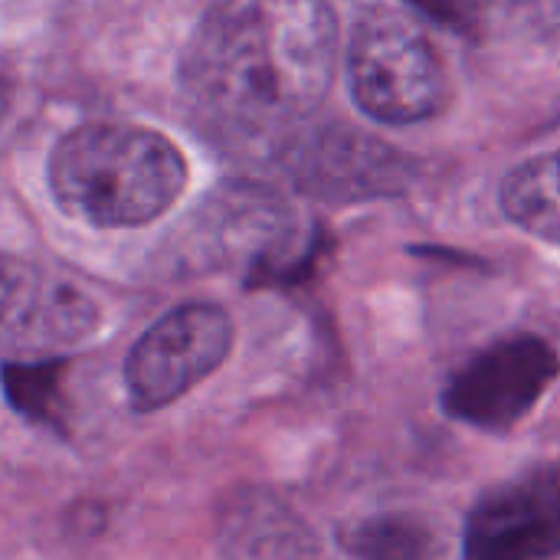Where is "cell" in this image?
<instances>
[{
  "mask_svg": "<svg viewBox=\"0 0 560 560\" xmlns=\"http://www.w3.org/2000/svg\"><path fill=\"white\" fill-rule=\"evenodd\" d=\"M62 374H66V358L7 361L0 371L10 407L26 420L56 430L62 420Z\"/></svg>",
  "mask_w": 560,
  "mask_h": 560,
  "instance_id": "7c38bea8",
  "label": "cell"
},
{
  "mask_svg": "<svg viewBox=\"0 0 560 560\" xmlns=\"http://www.w3.org/2000/svg\"><path fill=\"white\" fill-rule=\"evenodd\" d=\"M499 203L518 230L560 246V144L512 167L502 180Z\"/></svg>",
  "mask_w": 560,
  "mask_h": 560,
  "instance_id": "30bf717a",
  "label": "cell"
},
{
  "mask_svg": "<svg viewBox=\"0 0 560 560\" xmlns=\"http://www.w3.org/2000/svg\"><path fill=\"white\" fill-rule=\"evenodd\" d=\"M276 161L282 174L308 197L328 203L377 200L404 194L417 174V161L394 144L348 125L292 128Z\"/></svg>",
  "mask_w": 560,
  "mask_h": 560,
  "instance_id": "8992f818",
  "label": "cell"
},
{
  "mask_svg": "<svg viewBox=\"0 0 560 560\" xmlns=\"http://www.w3.org/2000/svg\"><path fill=\"white\" fill-rule=\"evenodd\" d=\"M102 322L75 282L0 249V354L7 361L56 358L82 345Z\"/></svg>",
  "mask_w": 560,
  "mask_h": 560,
  "instance_id": "52a82bcc",
  "label": "cell"
},
{
  "mask_svg": "<svg viewBox=\"0 0 560 560\" xmlns=\"http://www.w3.org/2000/svg\"><path fill=\"white\" fill-rule=\"evenodd\" d=\"M335 69L328 0H210L184 46L180 89L223 131H292L325 102Z\"/></svg>",
  "mask_w": 560,
  "mask_h": 560,
  "instance_id": "6da1fadb",
  "label": "cell"
},
{
  "mask_svg": "<svg viewBox=\"0 0 560 560\" xmlns=\"http://www.w3.org/2000/svg\"><path fill=\"white\" fill-rule=\"evenodd\" d=\"M558 555L560 459L502 479L466 515L463 560H551Z\"/></svg>",
  "mask_w": 560,
  "mask_h": 560,
  "instance_id": "ba28073f",
  "label": "cell"
},
{
  "mask_svg": "<svg viewBox=\"0 0 560 560\" xmlns=\"http://www.w3.org/2000/svg\"><path fill=\"white\" fill-rule=\"evenodd\" d=\"M46 177L66 217L95 230H138L184 197L190 171L167 135L144 125L92 121L56 141Z\"/></svg>",
  "mask_w": 560,
  "mask_h": 560,
  "instance_id": "7a4b0ae2",
  "label": "cell"
},
{
  "mask_svg": "<svg viewBox=\"0 0 560 560\" xmlns=\"http://www.w3.org/2000/svg\"><path fill=\"white\" fill-rule=\"evenodd\" d=\"M10 105H13V82L7 75H0V121L7 118Z\"/></svg>",
  "mask_w": 560,
  "mask_h": 560,
  "instance_id": "5bb4252c",
  "label": "cell"
},
{
  "mask_svg": "<svg viewBox=\"0 0 560 560\" xmlns=\"http://www.w3.org/2000/svg\"><path fill=\"white\" fill-rule=\"evenodd\" d=\"M338 545L351 560H436V532L407 512H381L358 518L338 532Z\"/></svg>",
  "mask_w": 560,
  "mask_h": 560,
  "instance_id": "8fae6325",
  "label": "cell"
},
{
  "mask_svg": "<svg viewBox=\"0 0 560 560\" xmlns=\"http://www.w3.org/2000/svg\"><path fill=\"white\" fill-rule=\"evenodd\" d=\"M233 318L217 302H184L161 315L125 358V390L138 413L171 407L233 351Z\"/></svg>",
  "mask_w": 560,
  "mask_h": 560,
  "instance_id": "5b68a950",
  "label": "cell"
},
{
  "mask_svg": "<svg viewBox=\"0 0 560 560\" xmlns=\"http://www.w3.org/2000/svg\"><path fill=\"white\" fill-rule=\"evenodd\" d=\"M417 13H423L427 20L456 30V33H469L479 23V7L482 0H407Z\"/></svg>",
  "mask_w": 560,
  "mask_h": 560,
  "instance_id": "4fadbf2b",
  "label": "cell"
},
{
  "mask_svg": "<svg viewBox=\"0 0 560 560\" xmlns=\"http://www.w3.org/2000/svg\"><path fill=\"white\" fill-rule=\"evenodd\" d=\"M217 548L226 560H318L312 525L272 489L236 486L217 505Z\"/></svg>",
  "mask_w": 560,
  "mask_h": 560,
  "instance_id": "9c48e42d",
  "label": "cell"
},
{
  "mask_svg": "<svg viewBox=\"0 0 560 560\" xmlns=\"http://www.w3.org/2000/svg\"><path fill=\"white\" fill-rule=\"evenodd\" d=\"M348 85L354 105L390 128L430 121L453 98V75L440 46L413 20L384 7L361 13L354 23Z\"/></svg>",
  "mask_w": 560,
  "mask_h": 560,
  "instance_id": "3957f363",
  "label": "cell"
},
{
  "mask_svg": "<svg viewBox=\"0 0 560 560\" xmlns=\"http://www.w3.org/2000/svg\"><path fill=\"white\" fill-rule=\"evenodd\" d=\"M558 374V348L535 331H515L456 368L440 394V407L469 430L509 433L545 400Z\"/></svg>",
  "mask_w": 560,
  "mask_h": 560,
  "instance_id": "277c9868",
  "label": "cell"
}]
</instances>
